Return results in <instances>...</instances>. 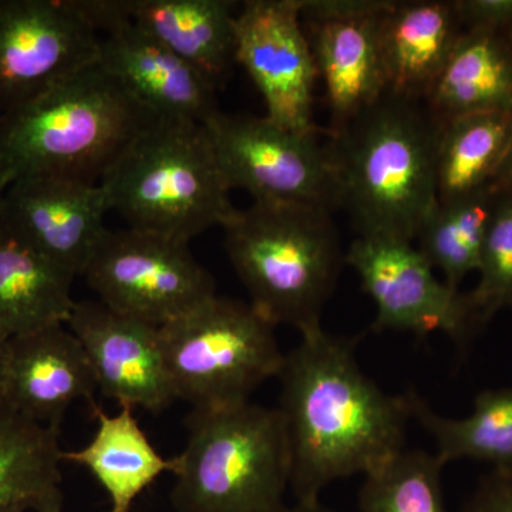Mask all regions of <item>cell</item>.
I'll use <instances>...</instances> for the list:
<instances>
[{
	"label": "cell",
	"mask_w": 512,
	"mask_h": 512,
	"mask_svg": "<svg viewBox=\"0 0 512 512\" xmlns=\"http://www.w3.org/2000/svg\"><path fill=\"white\" fill-rule=\"evenodd\" d=\"M279 372L291 446L296 503H315L326 487L363 477L404 450L407 394L390 396L360 369L353 339L322 326L301 333Z\"/></svg>",
	"instance_id": "6da1fadb"
},
{
	"label": "cell",
	"mask_w": 512,
	"mask_h": 512,
	"mask_svg": "<svg viewBox=\"0 0 512 512\" xmlns=\"http://www.w3.org/2000/svg\"><path fill=\"white\" fill-rule=\"evenodd\" d=\"M441 123L424 101L386 92L345 126L328 147L356 237L413 242L439 202Z\"/></svg>",
	"instance_id": "7a4b0ae2"
},
{
	"label": "cell",
	"mask_w": 512,
	"mask_h": 512,
	"mask_svg": "<svg viewBox=\"0 0 512 512\" xmlns=\"http://www.w3.org/2000/svg\"><path fill=\"white\" fill-rule=\"evenodd\" d=\"M160 117L99 62L0 114V178L55 177L100 184L117 158Z\"/></svg>",
	"instance_id": "3957f363"
},
{
	"label": "cell",
	"mask_w": 512,
	"mask_h": 512,
	"mask_svg": "<svg viewBox=\"0 0 512 512\" xmlns=\"http://www.w3.org/2000/svg\"><path fill=\"white\" fill-rule=\"evenodd\" d=\"M333 212L284 202L237 210L224 229V247L251 296L272 325L303 333L319 328L345 255Z\"/></svg>",
	"instance_id": "277c9868"
},
{
	"label": "cell",
	"mask_w": 512,
	"mask_h": 512,
	"mask_svg": "<svg viewBox=\"0 0 512 512\" xmlns=\"http://www.w3.org/2000/svg\"><path fill=\"white\" fill-rule=\"evenodd\" d=\"M110 211L128 228L188 242L224 227L232 205L204 124L157 119L100 181Z\"/></svg>",
	"instance_id": "5b68a950"
},
{
	"label": "cell",
	"mask_w": 512,
	"mask_h": 512,
	"mask_svg": "<svg viewBox=\"0 0 512 512\" xmlns=\"http://www.w3.org/2000/svg\"><path fill=\"white\" fill-rule=\"evenodd\" d=\"M174 457L175 512H281L292 457L281 410L251 402L192 409Z\"/></svg>",
	"instance_id": "8992f818"
},
{
	"label": "cell",
	"mask_w": 512,
	"mask_h": 512,
	"mask_svg": "<svg viewBox=\"0 0 512 512\" xmlns=\"http://www.w3.org/2000/svg\"><path fill=\"white\" fill-rule=\"evenodd\" d=\"M160 339L175 399L194 409L249 402L285 362L275 326L251 303L224 296L161 326Z\"/></svg>",
	"instance_id": "52a82bcc"
},
{
	"label": "cell",
	"mask_w": 512,
	"mask_h": 512,
	"mask_svg": "<svg viewBox=\"0 0 512 512\" xmlns=\"http://www.w3.org/2000/svg\"><path fill=\"white\" fill-rule=\"evenodd\" d=\"M205 128L229 190L247 191L256 202L340 210L338 174L322 140L329 131H296L266 116L221 110Z\"/></svg>",
	"instance_id": "ba28073f"
},
{
	"label": "cell",
	"mask_w": 512,
	"mask_h": 512,
	"mask_svg": "<svg viewBox=\"0 0 512 512\" xmlns=\"http://www.w3.org/2000/svg\"><path fill=\"white\" fill-rule=\"evenodd\" d=\"M83 276L104 305L157 328L217 296L188 242L128 227L107 228Z\"/></svg>",
	"instance_id": "9c48e42d"
},
{
	"label": "cell",
	"mask_w": 512,
	"mask_h": 512,
	"mask_svg": "<svg viewBox=\"0 0 512 512\" xmlns=\"http://www.w3.org/2000/svg\"><path fill=\"white\" fill-rule=\"evenodd\" d=\"M99 49L80 0H0V114L96 62Z\"/></svg>",
	"instance_id": "30bf717a"
},
{
	"label": "cell",
	"mask_w": 512,
	"mask_h": 512,
	"mask_svg": "<svg viewBox=\"0 0 512 512\" xmlns=\"http://www.w3.org/2000/svg\"><path fill=\"white\" fill-rule=\"evenodd\" d=\"M373 299V330L414 335L443 332L457 342L476 328L466 293L454 291L434 274L413 242L386 237H356L345 254Z\"/></svg>",
	"instance_id": "8fae6325"
},
{
	"label": "cell",
	"mask_w": 512,
	"mask_h": 512,
	"mask_svg": "<svg viewBox=\"0 0 512 512\" xmlns=\"http://www.w3.org/2000/svg\"><path fill=\"white\" fill-rule=\"evenodd\" d=\"M392 5L387 0H301L330 130L345 126L387 92L380 22Z\"/></svg>",
	"instance_id": "7c38bea8"
},
{
	"label": "cell",
	"mask_w": 512,
	"mask_h": 512,
	"mask_svg": "<svg viewBox=\"0 0 512 512\" xmlns=\"http://www.w3.org/2000/svg\"><path fill=\"white\" fill-rule=\"evenodd\" d=\"M100 35L99 62L163 119L207 124L218 87L128 18L124 0H80Z\"/></svg>",
	"instance_id": "4fadbf2b"
},
{
	"label": "cell",
	"mask_w": 512,
	"mask_h": 512,
	"mask_svg": "<svg viewBox=\"0 0 512 512\" xmlns=\"http://www.w3.org/2000/svg\"><path fill=\"white\" fill-rule=\"evenodd\" d=\"M235 60L265 100L266 117L296 131L313 120L318 72L301 19V0H248L235 20Z\"/></svg>",
	"instance_id": "5bb4252c"
},
{
	"label": "cell",
	"mask_w": 512,
	"mask_h": 512,
	"mask_svg": "<svg viewBox=\"0 0 512 512\" xmlns=\"http://www.w3.org/2000/svg\"><path fill=\"white\" fill-rule=\"evenodd\" d=\"M109 202L100 184L66 178H25L9 184L0 229L76 278L104 232Z\"/></svg>",
	"instance_id": "9a60e30c"
},
{
	"label": "cell",
	"mask_w": 512,
	"mask_h": 512,
	"mask_svg": "<svg viewBox=\"0 0 512 512\" xmlns=\"http://www.w3.org/2000/svg\"><path fill=\"white\" fill-rule=\"evenodd\" d=\"M66 326L83 346L104 396L121 407L153 413L177 400L165 369L160 328L100 301L74 302Z\"/></svg>",
	"instance_id": "2e32d148"
},
{
	"label": "cell",
	"mask_w": 512,
	"mask_h": 512,
	"mask_svg": "<svg viewBox=\"0 0 512 512\" xmlns=\"http://www.w3.org/2000/svg\"><path fill=\"white\" fill-rule=\"evenodd\" d=\"M92 366L66 325L12 336L0 366V404L49 429L60 430L79 400L94 403Z\"/></svg>",
	"instance_id": "e0dca14e"
},
{
	"label": "cell",
	"mask_w": 512,
	"mask_h": 512,
	"mask_svg": "<svg viewBox=\"0 0 512 512\" xmlns=\"http://www.w3.org/2000/svg\"><path fill=\"white\" fill-rule=\"evenodd\" d=\"M463 32L456 2H393L380 22L387 92L426 101Z\"/></svg>",
	"instance_id": "ac0fdd59"
},
{
	"label": "cell",
	"mask_w": 512,
	"mask_h": 512,
	"mask_svg": "<svg viewBox=\"0 0 512 512\" xmlns=\"http://www.w3.org/2000/svg\"><path fill=\"white\" fill-rule=\"evenodd\" d=\"M131 22L220 89L235 60L239 6L229 0H124Z\"/></svg>",
	"instance_id": "d6986e66"
},
{
	"label": "cell",
	"mask_w": 512,
	"mask_h": 512,
	"mask_svg": "<svg viewBox=\"0 0 512 512\" xmlns=\"http://www.w3.org/2000/svg\"><path fill=\"white\" fill-rule=\"evenodd\" d=\"M426 106L439 123L484 111H512V46L503 32L464 29Z\"/></svg>",
	"instance_id": "ffe728a7"
},
{
	"label": "cell",
	"mask_w": 512,
	"mask_h": 512,
	"mask_svg": "<svg viewBox=\"0 0 512 512\" xmlns=\"http://www.w3.org/2000/svg\"><path fill=\"white\" fill-rule=\"evenodd\" d=\"M93 406L97 430L86 447L62 451V463L82 466L109 494L110 512H131L134 501L165 471H174V458L161 457L134 417L133 409L121 407L110 416Z\"/></svg>",
	"instance_id": "44dd1931"
},
{
	"label": "cell",
	"mask_w": 512,
	"mask_h": 512,
	"mask_svg": "<svg viewBox=\"0 0 512 512\" xmlns=\"http://www.w3.org/2000/svg\"><path fill=\"white\" fill-rule=\"evenodd\" d=\"M74 276L0 229V329L26 335L66 325Z\"/></svg>",
	"instance_id": "7402d4cb"
},
{
	"label": "cell",
	"mask_w": 512,
	"mask_h": 512,
	"mask_svg": "<svg viewBox=\"0 0 512 512\" xmlns=\"http://www.w3.org/2000/svg\"><path fill=\"white\" fill-rule=\"evenodd\" d=\"M407 397L410 416L436 441L444 466L467 458L493 470L512 468V386L478 393L473 412L461 419L441 416L419 394Z\"/></svg>",
	"instance_id": "603a6c76"
},
{
	"label": "cell",
	"mask_w": 512,
	"mask_h": 512,
	"mask_svg": "<svg viewBox=\"0 0 512 512\" xmlns=\"http://www.w3.org/2000/svg\"><path fill=\"white\" fill-rule=\"evenodd\" d=\"M512 141V111H484L441 124L437 146L439 201L491 187Z\"/></svg>",
	"instance_id": "cb8c5ba5"
},
{
	"label": "cell",
	"mask_w": 512,
	"mask_h": 512,
	"mask_svg": "<svg viewBox=\"0 0 512 512\" xmlns=\"http://www.w3.org/2000/svg\"><path fill=\"white\" fill-rule=\"evenodd\" d=\"M59 431L0 404V512L37 510L62 493Z\"/></svg>",
	"instance_id": "d4e9b609"
},
{
	"label": "cell",
	"mask_w": 512,
	"mask_h": 512,
	"mask_svg": "<svg viewBox=\"0 0 512 512\" xmlns=\"http://www.w3.org/2000/svg\"><path fill=\"white\" fill-rule=\"evenodd\" d=\"M497 195L493 187H487L466 197L439 201L417 232L416 248L454 291H460L464 279L478 271Z\"/></svg>",
	"instance_id": "484cf974"
},
{
	"label": "cell",
	"mask_w": 512,
	"mask_h": 512,
	"mask_svg": "<svg viewBox=\"0 0 512 512\" xmlns=\"http://www.w3.org/2000/svg\"><path fill=\"white\" fill-rule=\"evenodd\" d=\"M436 454L403 450L366 474L359 512H447Z\"/></svg>",
	"instance_id": "4316f807"
},
{
	"label": "cell",
	"mask_w": 512,
	"mask_h": 512,
	"mask_svg": "<svg viewBox=\"0 0 512 512\" xmlns=\"http://www.w3.org/2000/svg\"><path fill=\"white\" fill-rule=\"evenodd\" d=\"M476 288L466 293L474 326L512 308V195L498 194L485 235Z\"/></svg>",
	"instance_id": "83f0119b"
},
{
	"label": "cell",
	"mask_w": 512,
	"mask_h": 512,
	"mask_svg": "<svg viewBox=\"0 0 512 512\" xmlns=\"http://www.w3.org/2000/svg\"><path fill=\"white\" fill-rule=\"evenodd\" d=\"M461 512H512V468L481 478Z\"/></svg>",
	"instance_id": "f1b7e54d"
},
{
	"label": "cell",
	"mask_w": 512,
	"mask_h": 512,
	"mask_svg": "<svg viewBox=\"0 0 512 512\" xmlns=\"http://www.w3.org/2000/svg\"><path fill=\"white\" fill-rule=\"evenodd\" d=\"M456 8L464 29L504 32L512 26V0H460Z\"/></svg>",
	"instance_id": "f546056e"
},
{
	"label": "cell",
	"mask_w": 512,
	"mask_h": 512,
	"mask_svg": "<svg viewBox=\"0 0 512 512\" xmlns=\"http://www.w3.org/2000/svg\"><path fill=\"white\" fill-rule=\"evenodd\" d=\"M491 187H493L498 194L512 195V141L507 154H505L503 163H501L497 174H495Z\"/></svg>",
	"instance_id": "4dcf8cb0"
},
{
	"label": "cell",
	"mask_w": 512,
	"mask_h": 512,
	"mask_svg": "<svg viewBox=\"0 0 512 512\" xmlns=\"http://www.w3.org/2000/svg\"><path fill=\"white\" fill-rule=\"evenodd\" d=\"M281 512H333L326 508L325 505L320 504V501L315 503H295L292 507H285Z\"/></svg>",
	"instance_id": "1f68e13d"
},
{
	"label": "cell",
	"mask_w": 512,
	"mask_h": 512,
	"mask_svg": "<svg viewBox=\"0 0 512 512\" xmlns=\"http://www.w3.org/2000/svg\"><path fill=\"white\" fill-rule=\"evenodd\" d=\"M63 510V493L53 495L52 498L40 505L36 512H62Z\"/></svg>",
	"instance_id": "d6a6232c"
},
{
	"label": "cell",
	"mask_w": 512,
	"mask_h": 512,
	"mask_svg": "<svg viewBox=\"0 0 512 512\" xmlns=\"http://www.w3.org/2000/svg\"><path fill=\"white\" fill-rule=\"evenodd\" d=\"M9 336L0 329V366H2L3 353H5L6 342H8Z\"/></svg>",
	"instance_id": "836d02e7"
},
{
	"label": "cell",
	"mask_w": 512,
	"mask_h": 512,
	"mask_svg": "<svg viewBox=\"0 0 512 512\" xmlns=\"http://www.w3.org/2000/svg\"><path fill=\"white\" fill-rule=\"evenodd\" d=\"M6 184L3 183L2 178H0V208H2L3 195H5Z\"/></svg>",
	"instance_id": "e575fe53"
},
{
	"label": "cell",
	"mask_w": 512,
	"mask_h": 512,
	"mask_svg": "<svg viewBox=\"0 0 512 512\" xmlns=\"http://www.w3.org/2000/svg\"><path fill=\"white\" fill-rule=\"evenodd\" d=\"M503 33H504V36L507 37L508 42H510V45L512 46V26H511V28L504 30Z\"/></svg>",
	"instance_id": "d590c367"
},
{
	"label": "cell",
	"mask_w": 512,
	"mask_h": 512,
	"mask_svg": "<svg viewBox=\"0 0 512 512\" xmlns=\"http://www.w3.org/2000/svg\"><path fill=\"white\" fill-rule=\"evenodd\" d=\"M2 512H26V510H25V508L16 507V508H9V510H5Z\"/></svg>",
	"instance_id": "8d00e7d4"
}]
</instances>
